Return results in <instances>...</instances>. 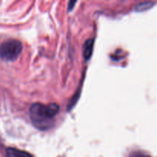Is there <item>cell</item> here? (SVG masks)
I'll return each mask as SVG.
<instances>
[{"instance_id": "1", "label": "cell", "mask_w": 157, "mask_h": 157, "mask_svg": "<svg viewBox=\"0 0 157 157\" xmlns=\"http://www.w3.org/2000/svg\"><path fill=\"white\" fill-rule=\"evenodd\" d=\"M59 111L56 104H46L35 103L29 108V115L32 124L38 130H47L54 123V118Z\"/></svg>"}, {"instance_id": "2", "label": "cell", "mask_w": 157, "mask_h": 157, "mask_svg": "<svg viewBox=\"0 0 157 157\" xmlns=\"http://www.w3.org/2000/svg\"><path fill=\"white\" fill-rule=\"evenodd\" d=\"M22 51V44L16 39H9L0 44V58L6 61L17 59Z\"/></svg>"}, {"instance_id": "3", "label": "cell", "mask_w": 157, "mask_h": 157, "mask_svg": "<svg viewBox=\"0 0 157 157\" xmlns=\"http://www.w3.org/2000/svg\"><path fill=\"white\" fill-rule=\"evenodd\" d=\"M6 157H33L32 154L24 150L15 148H8L6 150Z\"/></svg>"}, {"instance_id": "4", "label": "cell", "mask_w": 157, "mask_h": 157, "mask_svg": "<svg viewBox=\"0 0 157 157\" xmlns=\"http://www.w3.org/2000/svg\"><path fill=\"white\" fill-rule=\"evenodd\" d=\"M94 39L89 38L83 44V56L86 60H89L91 58L93 51Z\"/></svg>"}, {"instance_id": "5", "label": "cell", "mask_w": 157, "mask_h": 157, "mask_svg": "<svg viewBox=\"0 0 157 157\" xmlns=\"http://www.w3.org/2000/svg\"><path fill=\"white\" fill-rule=\"evenodd\" d=\"M154 2H143L139 3V4L137 5L135 8V11H138V12H142V11H146L147 9H149V8L152 7L154 5Z\"/></svg>"}, {"instance_id": "6", "label": "cell", "mask_w": 157, "mask_h": 157, "mask_svg": "<svg viewBox=\"0 0 157 157\" xmlns=\"http://www.w3.org/2000/svg\"><path fill=\"white\" fill-rule=\"evenodd\" d=\"M129 157H150V156L142 153H133L132 155H130V156Z\"/></svg>"}, {"instance_id": "7", "label": "cell", "mask_w": 157, "mask_h": 157, "mask_svg": "<svg viewBox=\"0 0 157 157\" xmlns=\"http://www.w3.org/2000/svg\"><path fill=\"white\" fill-rule=\"evenodd\" d=\"M77 2L76 1H74V2H72V1H70L69 2V11H70V10H72V9H73L74 8V5L75 4V3H76Z\"/></svg>"}]
</instances>
